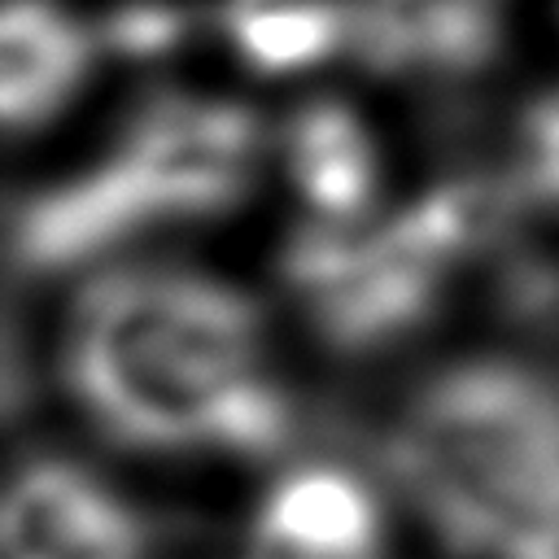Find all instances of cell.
<instances>
[{"label": "cell", "mask_w": 559, "mask_h": 559, "mask_svg": "<svg viewBox=\"0 0 559 559\" xmlns=\"http://www.w3.org/2000/svg\"><path fill=\"white\" fill-rule=\"evenodd\" d=\"M57 380L83 419L153 454H275L293 406L271 310L183 253L87 266L57 314Z\"/></svg>", "instance_id": "6da1fadb"}, {"label": "cell", "mask_w": 559, "mask_h": 559, "mask_svg": "<svg viewBox=\"0 0 559 559\" xmlns=\"http://www.w3.org/2000/svg\"><path fill=\"white\" fill-rule=\"evenodd\" d=\"M389 463L467 559H559V380L515 354L428 371L389 432Z\"/></svg>", "instance_id": "7a4b0ae2"}, {"label": "cell", "mask_w": 559, "mask_h": 559, "mask_svg": "<svg viewBox=\"0 0 559 559\" xmlns=\"http://www.w3.org/2000/svg\"><path fill=\"white\" fill-rule=\"evenodd\" d=\"M4 559H144L135 511L87 467L31 459L4 493Z\"/></svg>", "instance_id": "3957f363"}, {"label": "cell", "mask_w": 559, "mask_h": 559, "mask_svg": "<svg viewBox=\"0 0 559 559\" xmlns=\"http://www.w3.org/2000/svg\"><path fill=\"white\" fill-rule=\"evenodd\" d=\"M4 52V127L13 140L52 127L100 61L96 26L70 0H4L0 17Z\"/></svg>", "instance_id": "277c9868"}, {"label": "cell", "mask_w": 559, "mask_h": 559, "mask_svg": "<svg viewBox=\"0 0 559 559\" xmlns=\"http://www.w3.org/2000/svg\"><path fill=\"white\" fill-rule=\"evenodd\" d=\"M258 533H271L288 546L332 555V559H371L380 555V507L376 493L336 463L288 467L258 507Z\"/></svg>", "instance_id": "5b68a950"}, {"label": "cell", "mask_w": 559, "mask_h": 559, "mask_svg": "<svg viewBox=\"0 0 559 559\" xmlns=\"http://www.w3.org/2000/svg\"><path fill=\"white\" fill-rule=\"evenodd\" d=\"M507 166L533 210L559 214V79L528 92L507 127Z\"/></svg>", "instance_id": "8992f818"}, {"label": "cell", "mask_w": 559, "mask_h": 559, "mask_svg": "<svg viewBox=\"0 0 559 559\" xmlns=\"http://www.w3.org/2000/svg\"><path fill=\"white\" fill-rule=\"evenodd\" d=\"M245 559H332V555H314V550L288 546V542H280V537H271V533H258V528H253ZM371 559H384V555H371Z\"/></svg>", "instance_id": "52a82bcc"}, {"label": "cell", "mask_w": 559, "mask_h": 559, "mask_svg": "<svg viewBox=\"0 0 559 559\" xmlns=\"http://www.w3.org/2000/svg\"><path fill=\"white\" fill-rule=\"evenodd\" d=\"M550 4H555V17H559V0H550Z\"/></svg>", "instance_id": "ba28073f"}]
</instances>
